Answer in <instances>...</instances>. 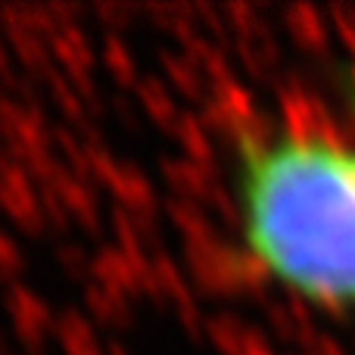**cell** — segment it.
Wrapping results in <instances>:
<instances>
[{
  "instance_id": "obj_1",
  "label": "cell",
  "mask_w": 355,
  "mask_h": 355,
  "mask_svg": "<svg viewBox=\"0 0 355 355\" xmlns=\"http://www.w3.org/2000/svg\"><path fill=\"white\" fill-rule=\"evenodd\" d=\"M234 209L246 256L281 290L355 312V147L324 135H243Z\"/></svg>"
}]
</instances>
